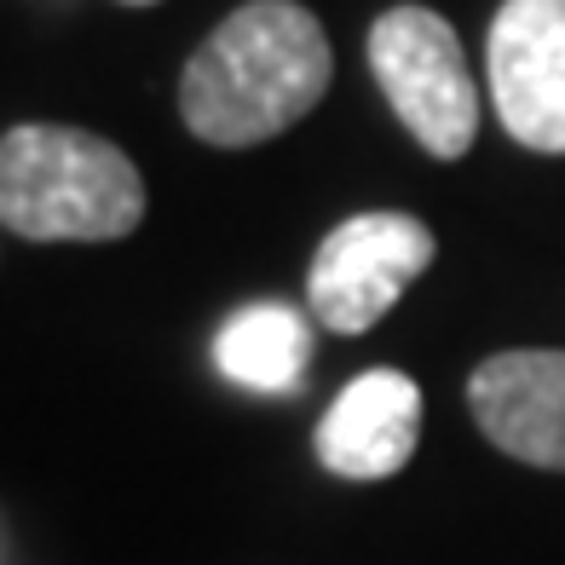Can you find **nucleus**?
<instances>
[{"mask_svg":"<svg viewBox=\"0 0 565 565\" xmlns=\"http://www.w3.org/2000/svg\"><path fill=\"white\" fill-rule=\"evenodd\" d=\"M329 75V35L300 0H248L191 53L179 75V116L202 145L248 150L318 110Z\"/></svg>","mask_w":565,"mask_h":565,"instance_id":"nucleus-1","label":"nucleus"},{"mask_svg":"<svg viewBox=\"0 0 565 565\" xmlns=\"http://www.w3.org/2000/svg\"><path fill=\"white\" fill-rule=\"evenodd\" d=\"M145 220V179L121 145L58 121L0 134V225L30 243H116Z\"/></svg>","mask_w":565,"mask_h":565,"instance_id":"nucleus-2","label":"nucleus"},{"mask_svg":"<svg viewBox=\"0 0 565 565\" xmlns=\"http://www.w3.org/2000/svg\"><path fill=\"white\" fill-rule=\"evenodd\" d=\"M370 70L427 157L456 162L479 134V87L456 30L433 7H393L370 30Z\"/></svg>","mask_w":565,"mask_h":565,"instance_id":"nucleus-3","label":"nucleus"},{"mask_svg":"<svg viewBox=\"0 0 565 565\" xmlns=\"http://www.w3.org/2000/svg\"><path fill=\"white\" fill-rule=\"evenodd\" d=\"M439 243L416 214H352L341 220L312 254L306 300L312 318L335 335H364L398 306V295L416 282Z\"/></svg>","mask_w":565,"mask_h":565,"instance_id":"nucleus-4","label":"nucleus"},{"mask_svg":"<svg viewBox=\"0 0 565 565\" xmlns=\"http://www.w3.org/2000/svg\"><path fill=\"white\" fill-rule=\"evenodd\" d=\"M484 70L508 139L565 157V0H502Z\"/></svg>","mask_w":565,"mask_h":565,"instance_id":"nucleus-5","label":"nucleus"},{"mask_svg":"<svg viewBox=\"0 0 565 565\" xmlns=\"http://www.w3.org/2000/svg\"><path fill=\"white\" fill-rule=\"evenodd\" d=\"M479 433L502 456L565 473V352H497L468 381Z\"/></svg>","mask_w":565,"mask_h":565,"instance_id":"nucleus-6","label":"nucleus"},{"mask_svg":"<svg viewBox=\"0 0 565 565\" xmlns=\"http://www.w3.org/2000/svg\"><path fill=\"white\" fill-rule=\"evenodd\" d=\"M422 439V387L398 370H364L318 422V461L335 479H393Z\"/></svg>","mask_w":565,"mask_h":565,"instance_id":"nucleus-7","label":"nucleus"},{"mask_svg":"<svg viewBox=\"0 0 565 565\" xmlns=\"http://www.w3.org/2000/svg\"><path fill=\"white\" fill-rule=\"evenodd\" d=\"M214 364L225 381H237L248 393H300L306 364H312V323L277 300L243 306L220 323Z\"/></svg>","mask_w":565,"mask_h":565,"instance_id":"nucleus-8","label":"nucleus"},{"mask_svg":"<svg viewBox=\"0 0 565 565\" xmlns=\"http://www.w3.org/2000/svg\"><path fill=\"white\" fill-rule=\"evenodd\" d=\"M121 7H157V0H121Z\"/></svg>","mask_w":565,"mask_h":565,"instance_id":"nucleus-9","label":"nucleus"}]
</instances>
